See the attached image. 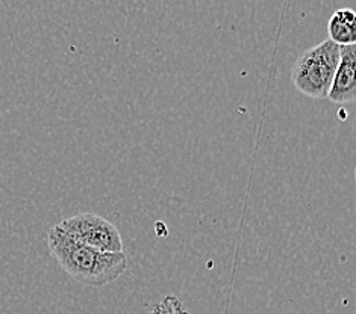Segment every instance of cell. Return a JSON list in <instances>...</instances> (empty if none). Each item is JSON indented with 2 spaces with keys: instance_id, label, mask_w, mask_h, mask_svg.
<instances>
[{
  "instance_id": "cell-1",
  "label": "cell",
  "mask_w": 356,
  "mask_h": 314,
  "mask_svg": "<svg viewBox=\"0 0 356 314\" xmlns=\"http://www.w3.org/2000/svg\"><path fill=\"white\" fill-rule=\"evenodd\" d=\"M47 245L64 272L87 287L97 288L111 284L128 269V256L124 252L92 250L72 239L58 225L49 230Z\"/></svg>"
},
{
  "instance_id": "cell-2",
  "label": "cell",
  "mask_w": 356,
  "mask_h": 314,
  "mask_svg": "<svg viewBox=\"0 0 356 314\" xmlns=\"http://www.w3.org/2000/svg\"><path fill=\"white\" fill-rule=\"evenodd\" d=\"M340 62V46L326 40L308 49L291 70V82L303 96L326 98Z\"/></svg>"
},
{
  "instance_id": "cell-3",
  "label": "cell",
  "mask_w": 356,
  "mask_h": 314,
  "mask_svg": "<svg viewBox=\"0 0 356 314\" xmlns=\"http://www.w3.org/2000/svg\"><path fill=\"white\" fill-rule=\"evenodd\" d=\"M72 239L100 252H124L117 227L96 213H78L56 224Z\"/></svg>"
},
{
  "instance_id": "cell-4",
  "label": "cell",
  "mask_w": 356,
  "mask_h": 314,
  "mask_svg": "<svg viewBox=\"0 0 356 314\" xmlns=\"http://www.w3.org/2000/svg\"><path fill=\"white\" fill-rule=\"evenodd\" d=\"M356 97V46H340V62L330 85L329 98L332 103H352Z\"/></svg>"
},
{
  "instance_id": "cell-5",
  "label": "cell",
  "mask_w": 356,
  "mask_h": 314,
  "mask_svg": "<svg viewBox=\"0 0 356 314\" xmlns=\"http://www.w3.org/2000/svg\"><path fill=\"white\" fill-rule=\"evenodd\" d=\"M327 35L337 46H352L356 42V14L350 8H343L332 14L327 23Z\"/></svg>"
}]
</instances>
